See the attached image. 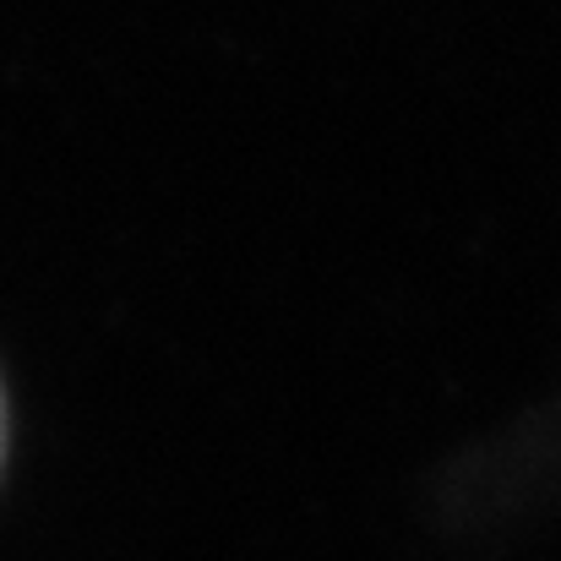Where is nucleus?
I'll return each instance as SVG.
<instances>
[{"label": "nucleus", "instance_id": "f257e3e1", "mask_svg": "<svg viewBox=\"0 0 561 561\" xmlns=\"http://www.w3.org/2000/svg\"><path fill=\"white\" fill-rule=\"evenodd\" d=\"M5 453H11V403H5V381H0V474H5Z\"/></svg>", "mask_w": 561, "mask_h": 561}]
</instances>
